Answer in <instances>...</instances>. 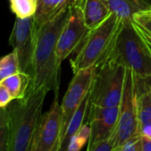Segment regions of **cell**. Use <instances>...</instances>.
Returning <instances> with one entry per match:
<instances>
[{
    "label": "cell",
    "instance_id": "obj_1",
    "mask_svg": "<svg viewBox=\"0 0 151 151\" xmlns=\"http://www.w3.org/2000/svg\"><path fill=\"white\" fill-rule=\"evenodd\" d=\"M70 7V6H69ZM69 7L38 27L34 58V76L28 91L41 87L58 94L60 65L57 46L61 31L69 15Z\"/></svg>",
    "mask_w": 151,
    "mask_h": 151
},
{
    "label": "cell",
    "instance_id": "obj_2",
    "mask_svg": "<svg viewBox=\"0 0 151 151\" xmlns=\"http://www.w3.org/2000/svg\"><path fill=\"white\" fill-rule=\"evenodd\" d=\"M49 91L46 87H41L6 106L10 127L7 151H29Z\"/></svg>",
    "mask_w": 151,
    "mask_h": 151
},
{
    "label": "cell",
    "instance_id": "obj_3",
    "mask_svg": "<svg viewBox=\"0 0 151 151\" xmlns=\"http://www.w3.org/2000/svg\"><path fill=\"white\" fill-rule=\"evenodd\" d=\"M123 25L124 20L112 12L98 27L89 29L72 54L73 73L93 67L102 61L112 50Z\"/></svg>",
    "mask_w": 151,
    "mask_h": 151
},
{
    "label": "cell",
    "instance_id": "obj_4",
    "mask_svg": "<svg viewBox=\"0 0 151 151\" xmlns=\"http://www.w3.org/2000/svg\"><path fill=\"white\" fill-rule=\"evenodd\" d=\"M126 74L127 66L112 48L111 52L95 65L90 104L104 108L120 105Z\"/></svg>",
    "mask_w": 151,
    "mask_h": 151
},
{
    "label": "cell",
    "instance_id": "obj_5",
    "mask_svg": "<svg viewBox=\"0 0 151 151\" xmlns=\"http://www.w3.org/2000/svg\"><path fill=\"white\" fill-rule=\"evenodd\" d=\"M113 49L137 79L151 80V50L132 20L124 21Z\"/></svg>",
    "mask_w": 151,
    "mask_h": 151
},
{
    "label": "cell",
    "instance_id": "obj_6",
    "mask_svg": "<svg viewBox=\"0 0 151 151\" xmlns=\"http://www.w3.org/2000/svg\"><path fill=\"white\" fill-rule=\"evenodd\" d=\"M138 133L135 76L133 70L127 67L124 92L119 105L118 124L114 134L111 138L114 146V151H117L127 140Z\"/></svg>",
    "mask_w": 151,
    "mask_h": 151
},
{
    "label": "cell",
    "instance_id": "obj_7",
    "mask_svg": "<svg viewBox=\"0 0 151 151\" xmlns=\"http://www.w3.org/2000/svg\"><path fill=\"white\" fill-rule=\"evenodd\" d=\"M38 26L35 16L16 18L11 35L10 45L16 51L21 73L34 76V58Z\"/></svg>",
    "mask_w": 151,
    "mask_h": 151
},
{
    "label": "cell",
    "instance_id": "obj_8",
    "mask_svg": "<svg viewBox=\"0 0 151 151\" xmlns=\"http://www.w3.org/2000/svg\"><path fill=\"white\" fill-rule=\"evenodd\" d=\"M62 109L58 96L39 121L29 151H58L62 149Z\"/></svg>",
    "mask_w": 151,
    "mask_h": 151
},
{
    "label": "cell",
    "instance_id": "obj_9",
    "mask_svg": "<svg viewBox=\"0 0 151 151\" xmlns=\"http://www.w3.org/2000/svg\"><path fill=\"white\" fill-rule=\"evenodd\" d=\"M95 66L82 69L73 73V77L68 86L61 103L62 109V146L68 126L74 113L90 91ZM62 150V149H61Z\"/></svg>",
    "mask_w": 151,
    "mask_h": 151
},
{
    "label": "cell",
    "instance_id": "obj_10",
    "mask_svg": "<svg viewBox=\"0 0 151 151\" xmlns=\"http://www.w3.org/2000/svg\"><path fill=\"white\" fill-rule=\"evenodd\" d=\"M88 30L79 0H75L69 7V15L58 42L57 55L60 63L73 54Z\"/></svg>",
    "mask_w": 151,
    "mask_h": 151
},
{
    "label": "cell",
    "instance_id": "obj_11",
    "mask_svg": "<svg viewBox=\"0 0 151 151\" xmlns=\"http://www.w3.org/2000/svg\"><path fill=\"white\" fill-rule=\"evenodd\" d=\"M119 105L113 107H98L90 104L88 122L90 126V138L88 148L98 142L111 139L117 127Z\"/></svg>",
    "mask_w": 151,
    "mask_h": 151
},
{
    "label": "cell",
    "instance_id": "obj_12",
    "mask_svg": "<svg viewBox=\"0 0 151 151\" xmlns=\"http://www.w3.org/2000/svg\"><path fill=\"white\" fill-rule=\"evenodd\" d=\"M135 85L138 131L142 135L151 138V80L135 77Z\"/></svg>",
    "mask_w": 151,
    "mask_h": 151
},
{
    "label": "cell",
    "instance_id": "obj_13",
    "mask_svg": "<svg viewBox=\"0 0 151 151\" xmlns=\"http://www.w3.org/2000/svg\"><path fill=\"white\" fill-rule=\"evenodd\" d=\"M79 3L88 29L98 27L113 12L104 0H79Z\"/></svg>",
    "mask_w": 151,
    "mask_h": 151
},
{
    "label": "cell",
    "instance_id": "obj_14",
    "mask_svg": "<svg viewBox=\"0 0 151 151\" xmlns=\"http://www.w3.org/2000/svg\"><path fill=\"white\" fill-rule=\"evenodd\" d=\"M111 10L124 21H131L135 13L151 10V0H104Z\"/></svg>",
    "mask_w": 151,
    "mask_h": 151
},
{
    "label": "cell",
    "instance_id": "obj_15",
    "mask_svg": "<svg viewBox=\"0 0 151 151\" xmlns=\"http://www.w3.org/2000/svg\"><path fill=\"white\" fill-rule=\"evenodd\" d=\"M74 0H37L35 19L38 27L67 9Z\"/></svg>",
    "mask_w": 151,
    "mask_h": 151
},
{
    "label": "cell",
    "instance_id": "obj_16",
    "mask_svg": "<svg viewBox=\"0 0 151 151\" xmlns=\"http://www.w3.org/2000/svg\"><path fill=\"white\" fill-rule=\"evenodd\" d=\"M31 81L32 79L28 74L19 73L0 81V85L6 88L12 96L13 99L16 100L26 96Z\"/></svg>",
    "mask_w": 151,
    "mask_h": 151
},
{
    "label": "cell",
    "instance_id": "obj_17",
    "mask_svg": "<svg viewBox=\"0 0 151 151\" xmlns=\"http://www.w3.org/2000/svg\"><path fill=\"white\" fill-rule=\"evenodd\" d=\"M89 108H90V91L88 92V94L87 95V96L85 97L83 102L81 104L80 107L78 108V110L76 111V112L74 113L73 117L72 118V119L70 121L66 134L64 138L62 150L65 149V147L68 144L71 138L80 130V128L84 124L85 117L87 115V112H88Z\"/></svg>",
    "mask_w": 151,
    "mask_h": 151
},
{
    "label": "cell",
    "instance_id": "obj_18",
    "mask_svg": "<svg viewBox=\"0 0 151 151\" xmlns=\"http://www.w3.org/2000/svg\"><path fill=\"white\" fill-rule=\"evenodd\" d=\"M19 73H21V71L19 68L18 55L15 50H12V52L7 54L1 59L0 81Z\"/></svg>",
    "mask_w": 151,
    "mask_h": 151
},
{
    "label": "cell",
    "instance_id": "obj_19",
    "mask_svg": "<svg viewBox=\"0 0 151 151\" xmlns=\"http://www.w3.org/2000/svg\"><path fill=\"white\" fill-rule=\"evenodd\" d=\"M11 9L16 17L27 18L34 16L36 8L37 1L35 0H10Z\"/></svg>",
    "mask_w": 151,
    "mask_h": 151
},
{
    "label": "cell",
    "instance_id": "obj_20",
    "mask_svg": "<svg viewBox=\"0 0 151 151\" xmlns=\"http://www.w3.org/2000/svg\"><path fill=\"white\" fill-rule=\"evenodd\" d=\"M90 126L87 121L82 125L80 130L71 138L65 149L68 151H79L81 150L84 144L89 141L90 138Z\"/></svg>",
    "mask_w": 151,
    "mask_h": 151
},
{
    "label": "cell",
    "instance_id": "obj_21",
    "mask_svg": "<svg viewBox=\"0 0 151 151\" xmlns=\"http://www.w3.org/2000/svg\"><path fill=\"white\" fill-rule=\"evenodd\" d=\"M133 23L143 31L146 35H148L151 38V15L145 12H138L133 16L132 19Z\"/></svg>",
    "mask_w": 151,
    "mask_h": 151
},
{
    "label": "cell",
    "instance_id": "obj_22",
    "mask_svg": "<svg viewBox=\"0 0 151 151\" xmlns=\"http://www.w3.org/2000/svg\"><path fill=\"white\" fill-rule=\"evenodd\" d=\"M117 151H142V134L140 133L127 140Z\"/></svg>",
    "mask_w": 151,
    "mask_h": 151
},
{
    "label": "cell",
    "instance_id": "obj_23",
    "mask_svg": "<svg viewBox=\"0 0 151 151\" xmlns=\"http://www.w3.org/2000/svg\"><path fill=\"white\" fill-rule=\"evenodd\" d=\"M88 151H114V146L111 139L104 140L96 142L93 146L87 148Z\"/></svg>",
    "mask_w": 151,
    "mask_h": 151
},
{
    "label": "cell",
    "instance_id": "obj_24",
    "mask_svg": "<svg viewBox=\"0 0 151 151\" xmlns=\"http://www.w3.org/2000/svg\"><path fill=\"white\" fill-rule=\"evenodd\" d=\"M12 100L14 99L9 90L4 86L0 85V108L8 106Z\"/></svg>",
    "mask_w": 151,
    "mask_h": 151
},
{
    "label": "cell",
    "instance_id": "obj_25",
    "mask_svg": "<svg viewBox=\"0 0 151 151\" xmlns=\"http://www.w3.org/2000/svg\"><path fill=\"white\" fill-rule=\"evenodd\" d=\"M142 151H151V138L142 135Z\"/></svg>",
    "mask_w": 151,
    "mask_h": 151
},
{
    "label": "cell",
    "instance_id": "obj_26",
    "mask_svg": "<svg viewBox=\"0 0 151 151\" xmlns=\"http://www.w3.org/2000/svg\"><path fill=\"white\" fill-rule=\"evenodd\" d=\"M134 26H135V25H134ZM135 27H136V26H135ZM137 29H138V31L140 32V34L142 35V37H143V38H144V39L146 40V41H148V42H149L150 43H151V38H150V36H149L148 35H146V34H145V33H144L143 31H142V30H141L140 28H138V27H137Z\"/></svg>",
    "mask_w": 151,
    "mask_h": 151
},
{
    "label": "cell",
    "instance_id": "obj_27",
    "mask_svg": "<svg viewBox=\"0 0 151 151\" xmlns=\"http://www.w3.org/2000/svg\"><path fill=\"white\" fill-rule=\"evenodd\" d=\"M139 33H140V32H139ZM140 35H141V34H140ZM142 38H143V37H142ZM143 40L145 41V42L147 43V45H148V47L150 48V50H151V44H150V43L149 42H147V41H146V40H145L144 38H143Z\"/></svg>",
    "mask_w": 151,
    "mask_h": 151
},
{
    "label": "cell",
    "instance_id": "obj_28",
    "mask_svg": "<svg viewBox=\"0 0 151 151\" xmlns=\"http://www.w3.org/2000/svg\"><path fill=\"white\" fill-rule=\"evenodd\" d=\"M145 12H147V13H149V14H150V15H151V10H149V11H146Z\"/></svg>",
    "mask_w": 151,
    "mask_h": 151
},
{
    "label": "cell",
    "instance_id": "obj_29",
    "mask_svg": "<svg viewBox=\"0 0 151 151\" xmlns=\"http://www.w3.org/2000/svg\"><path fill=\"white\" fill-rule=\"evenodd\" d=\"M136 28H137V27H136ZM147 42H148V41H147ZM150 44H151V43H150Z\"/></svg>",
    "mask_w": 151,
    "mask_h": 151
},
{
    "label": "cell",
    "instance_id": "obj_30",
    "mask_svg": "<svg viewBox=\"0 0 151 151\" xmlns=\"http://www.w3.org/2000/svg\"><path fill=\"white\" fill-rule=\"evenodd\" d=\"M35 1H37V0H35Z\"/></svg>",
    "mask_w": 151,
    "mask_h": 151
},
{
    "label": "cell",
    "instance_id": "obj_31",
    "mask_svg": "<svg viewBox=\"0 0 151 151\" xmlns=\"http://www.w3.org/2000/svg\"><path fill=\"white\" fill-rule=\"evenodd\" d=\"M74 1H75V0H74Z\"/></svg>",
    "mask_w": 151,
    "mask_h": 151
}]
</instances>
